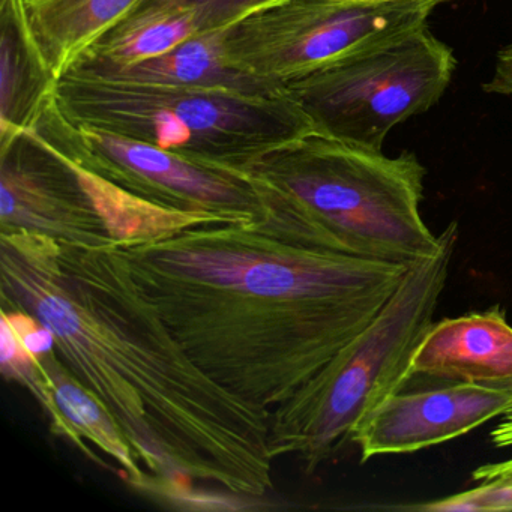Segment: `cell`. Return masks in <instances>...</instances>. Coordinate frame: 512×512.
<instances>
[{
	"instance_id": "12",
	"label": "cell",
	"mask_w": 512,
	"mask_h": 512,
	"mask_svg": "<svg viewBox=\"0 0 512 512\" xmlns=\"http://www.w3.org/2000/svg\"><path fill=\"white\" fill-rule=\"evenodd\" d=\"M145 0H23L26 28L47 73L55 80Z\"/></svg>"
},
{
	"instance_id": "16",
	"label": "cell",
	"mask_w": 512,
	"mask_h": 512,
	"mask_svg": "<svg viewBox=\"0 0 512 512\" xmlns=\"http://www.w3.org/2000/svg\"><path fill=\"white\" fill-rule=\"evenodd\" d=\"M76 68L119 79L170 86L248 88L269 85L247 76L232 64L227 52L226 28L199 32L170 52L131 67L89 68L79 65Z\"/></svg>"
},
{
	"instance_id": "9",
	"label": "cell",
	"mask_w": 512,
	"mask_h": 512,
	"mask_svg": "<svg viewBox=\"0 0 512 512\" xmlns=\"http://www.w3.org/2000/svg\"><path fill=\"white\" fill-rule=\"evenodd\" d=\"M0 226L83 247L113 244L70 161L29 130L0 142Z\"/></svg>"
},
{
	"instance_id": "6",
	"label": "cell",
	"mask_w": 512,
	"mask_h": 512,
	"mask_svg": "<svg viewBox=\"0 0 512 512\" xmlns=\"http://www.w3.org/2000/svg\"><path fill=\"white\" fill-rule=\"evenodd\" d=\"M455 67L451 47L424 26L338 59L286 88L316 133L382 151L392 128L439 103Z\"/></svg>"
},
{
	"instance_id": "4",
	"label": "cell",
	"mask_w": 512,
	"mask_h": 512,
	"mask_svg": "<svg viewBox=\"0 0 512 512\" xmlns=\"http://www.w3.org/2000/svg\"><path fill=\"white\" fill-rule=\"evenodd\" d=\"M425 176L412 152L389 158L311 133L257 158L241 178L298 200L347 253L410 266L443 245L421 215Z\"/></svg>"
},
{
	"instance_id": "3",
	"label": "cell",
	"mask_w": 512,
	"mask_h": 512,
	"mask_svg": "<svg viewBox=\"0 0 512 512\" xmlns=\"http://www.w3.org/2000/svg\"><path fill=\"white\" fill-rule=\"evenodd\" d=\"M53 106L70 124L142 140L239 179L262 155L316 133L286 86H170L74 68L56 83Z\"/></svg>"
},
{
	"instance_id": "8",
	"label": "cell",
	"mask_w": 512,
	"mask_h": 512,
	"mask_svg": "<svg viewBox=\"0 0 512 512\" xmlns=\"http://www.w3.org/2000/svg\"><path fill=\"white\" fill-rule=\"evenodd\" d=\"M31 130L74 163L152 202L238 220H251L259 211L250 182L142 140L70 124L53 106V97Z\"/></svg>"
},
{
	"instance_id": "19",
	"label": "cell",
	"mask_w": 512,
	"mask_h": 512,
	"mask_svg": "<svg viewBox=\"0 0 512 512\" xmlns=\"http://www.w3.org/2000/svg\"><path fill=\"white\" fill-rule=\"evenodd\" d=\"M196 14L200 32L221 29L266 0H179Z\"/></svg>"
},
{
	"instance_id": "22",
	"label": "cell",
	"mask_w": 512,
	"mask_h": 512,
	"mask_svg": "<svg viewBox=\"0 0 512 512\" xmlns=\"http://www.w3.org/2000/svg\"><path fill=\"white\" fill-rule=\"evenodd\" d=\"M503 388L509 389V391L512 392V383H509V385L503 386Z\"/></svg>"
},
{
	"instance_id": "11",
	"label": "cell",
	"mask_w": 512,
	"mask_h": 512,
	"mask_svg": "<svg viewBox=\"0 0 512 512\" xmlns=\"http://www.w3.org/2000/svg\"><path fill=\"white\" fill-rule=\"evenodd\" d=\"M412 377L503 386L512 383V326L500 305L434 322L410 367Z\"/></svg>"
},
{
	"instance_id": "7",
	"label": "cell",
	"mask_w": 512,
	"mask_h": 512,
	"mask_svg": "<svg viewBox=\"0 0 512 512\" xmlns=\"http://www.w3.org/2000/svg\"><path fill=\"white\" fill-rule=\"evenodd\" d=\"M446 0H266L226 26L242 73L289 85L338 59L427 26Z\"/></svg>"
},
{
	"instance_id": "17",
	"label": "cell",
	"mask_w": 512,
	"mask_h": 512,
	"mask_svg": "<svg viewBox=\"0 0 512 512\" xmlns=\"http://www.w3.org/2000/svg\"><path fill=\"white\" fill-rule=\"evenodd\" d=\"M65 158L76 170L80 184L88 193L94 208L97 209L113 244L151 241L164 233L175 232L193 224L209 223V221H227V223L247 221L238 220L229 215L187 211V209L172 208V206L152 202L74 163L70 158Z\"/></svg>"
},
{
	"instance_id": "21",
	"label": "cell",
	"mask_w": 512,
	"mask_h": 512,
	"mask_svg": "<svg viewBox=\"0 0 512 512\" xmlns=\"http://www.w3.org/2000/svg\"><path fill=\"white\" fill-rule=\"evenodd\" d=\"M482 89L487 94L512 95V43L497 53L493 76Z\"/></svg>"
},
{
	"instance_id": "5",
	"label": "cell",
	"mask_w": 512,
	"mask_h": 512,
	"mask_svg": "<svg viewBox=\"0 0 512 512\" xmlns=\"http://www.w3.org/2000/svg\"><path fill=\"white\" fill-rule=\"evenodd\" d=\"M442 236L439 253L409 266L373 322L341 350L316 383L272 413L269 440L275 458L296 455L305 473L316 472L350 442L368 413L403 391L449 278L457 223L449 224Z\"/></svg>"
},
{
	"instance_id": "10",
	"label": "cell",
	"mask_w": 512,
	"mask_h": 512,
	"mask_svg": "<svg viewBox=\"0 0 512 512\" xmlns=\"http://www.w3.org/2000/svg\"><path fill=\"white\" fill-rule=\"evenodd\" d=\"M512 407L500 386L452 382L440 388L395 392L368 413L352 433L361 461L412 454L470 433Z\"/></svg>"
},
{
	"instance_id": "14",
	"label": "cell",
	"mask_w": 512,
	"mask_h": 512,
	"mask_svg": "<svg viewBox=\"0 0 512 512\" xmlns=\"http://www.w3.org/2000/svg\"><path fill=\"white\" fill-rule=\"evenodd\" d=\"M38 361L49 376L50 392L58 409V421L52 425L53 431L73 440L86 454H91V449L83 440L94 443L112 458L118 466L119 475L131 487L155 496V479L134 458L130 446L106 410L68 374L55 349L38 356Z\"/></svg>"
},
{
	"instance_id": "20",
	"label": "cell",
	"mask_w": 512,
	"mask_h": 512,
	"mask_svg": "<svg viewBox=\"0 0 512 512\" xmlns=\"http://www.w3.org/2000/svg\"><path fill=\"white\" fill-rule=\"evenodd\" d=\"M490 440L496 448H511L512 407L508 412L503 413L499 424L490 433ZM508 473H512V458L511 460L502 461V463L482 464L478 469L473 470L472 479L473 481H487V479L508 475Z\"/></svg>"
},
{
	"instance_id": "1",
	"label": "cell",
	"mask_w": 512,
	"mask_h": 512,
	"mask_svg": "<svg viewBox=\"0 0 512 512\" xmlns=\"http://www.w3.org/2000/svg\"><path fill=\"white\" fill-rule=\"evenodd\" d=\"M253 188L251 220L116 245L191 361L271 419L373 322L409 266L353 256L289 194Z\"/></svg>"
},
{
	"instance_id": "15",
	"label": "cell",
	"mask_w": 512,
	"mask_h": 512,
	"mask_svg": "<svg viewBox=\"0 0 512 512\" xmlns=\"http://www.w3.org/2000/svg\"><path fill=\"white\" fill-rule=\"evenodd\" d=\"M199 32L196 14L179 0H145L106 32L76 67H131L170 52Z\"/></svg>"
},
{
	"instance_id": "13",
	"label": "cell",
	"mask_w": 512,
	"mask_h": 512,
	"mask_svg": "<svg viewBox=\"0 0 512 512\" xmlns=\"http://www.w3.org/2000/svg\"><path fill=\"white\" fill-rule=\"evenodd\" d=\"M0 17V142H5L37 122L58 80L47 73L32 46L23 0H0Z\"/></svg>"
},
{
	"instance_id": "2",
	"label": "cell",
	"mask_w": 512,
	"mask_h": 512,
	"mask_svg": "<svg viewBox=\"0 0 512 512\" xmlns=\"http://www.w3.org/2000/svg\"><path fill=\"white\" fill-rule=\"evenodd\" d=\"M0 296L2 310L52 332L59 361L113 419L155 496L179 502L202 485L253 505L274 490L269 416L191 361L119 245L2 229Z\"/></svg>"
},
{
	"instance_id": "18",
	"label": "cell",
	"mask_w": 512,
	"mask_h": 512,
	"mask_svg": "<svg viewBox=\"0 0 512 512\" xmlns=\"http://www.w3.org/2000/svg\"><path fill=\"white\" fill-rule=\"evenodd\" d=\"M472 490L416 505L392 506V509L418 512H499L512 511V473L482 481Z\"/></svg>"
}]
</instances>
